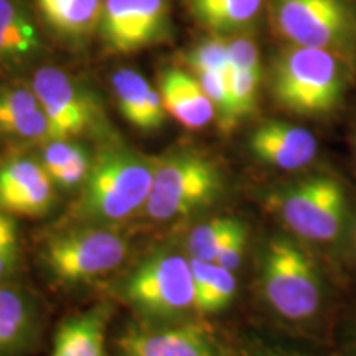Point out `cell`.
Returning <instances> with one entry per match:
<instances>
[{"label":"cell","mask_w":356,"mask_h":356,"mask_svg":"<svg viewBox=\"0 0 356 356\" xmlns=\"http://www.w3.org/2000/svg\"><path fill=\"white\" fill-rule=\"evenodd\" d=\"M157 159L121 144L102 147L79 191L71 216L79 225L109 226L145 208Z\"/></svg>","instance_id":"6da1fadb"},{"label":"cell","mask_w":356,"mask_h":356,"mask_svg":"<svg viewBox=\"0 0 356 356\" xmlns=\"http://www.w3.org/2000/svg\"><path fill=\"white\" fill-rule=\"evenodd\" d=\"M351 73L353 66L330 51L286 44L270 63L269 86L280 108L320 118L341 104Z\"/></svg>","instance_id":"7a4b0ae2"},{"label":"cell","mask_w":356,"mask_h":356,"mask_svg":"<svg viewBox=\"0 0 356 356\" xmlns=\"http://www.w3.org/2000/svg\"><path fill=\"white\" fill-rule=\"evenodd\" d=\"M121 297L145 323L186 322L195 312L190 259L170 249L152 252L122 280Z\"/></svg>","instance_id":"3957f363"},{"label":"cell","mask_w":356,"mask_h":356,"mask_svg":"<svg viewBox=\"0 0 356 356\" xmlns=\"http://www.w3.org/2000/svg\"><path fill=\"white\" fill-rule=\"evenodd\" d=\"M266 10L287 44L327 50L355 68L356 13L348 0H267Z\"/></svg>","instance_id":"277c9868"},{"label":"cell","mask_w":356,"mask_h":356,"mask_svg":"<svg viewBox=\"0 0 356 356\" xmlns=\"http://www.w3.org/2000/svg\"><path fill=\"white\" fill-rule=\"evenodd\" d=\"M131 251L126 234L99 225H79L50 236L40 257L56 282L65 286L91 282L113 273Z\"/></svg>","instance_id":"5b68a950"},{"label":"cell","mask_w":356,"mask_h":356,"mask_svg":"<svg viewBox=\"0 0 356 356\" xmlns=\"http://www.w3.org/2000/svg\"><path fill=\"white\" fill-rule=\"evenodd\" d=\"M222 190V175L202 154L181 150L157 159L145 215L154 221H172L207 208Z\"/></svg>","instance_id":"8992f818"},{"label":"cell","mask_w":356,"mask_h":356,"mask_svg":"<svg viewBox=\"0 0 356 356\" xmlns=\"http://www.w3.org/2000/svg\"><path fill=\"white\" fill-rule=\"evenodd\" d=\"M262 292L280 317L300 322L318 310L322 280L317 266L299 244L273 238L266 244L261 262Z\"/></svg>","instance_id":"52a82bcc"},{"label":"cell","mask_w":356,"mask_h":356,"mask_svg":"<svg viewBox=\"0 0 356 356\" xmlns=\"http://www.w3.org/2000/svg\"><path fill=\"white\" fill-rule=\"evenodd\" d=\"M273 203L284 225L309 241H335L346 226L348 200L333 177L315 175L296 181L274 195Z\"/></svg>","instance_id":"ba28073f"},{"label":"cell","mask_w":356,"mask_h":356,"mask_svg":"<svg viewBox=\"0 0 356 356\" xmlns=\"http://www.w3.org/2000/svg\"><path fill=\"white\" fill-rule=\"evenodd\" d=\"M50 122L51 139L74 140L101 124V108L89 89L56 66H42L30 79Z\"/></svg>","instance_id":"9c48e42d"},{"label":"cell","mask_w":356,"mask_h":356,"mask_svg":"<svg viewBox=\"0 0 356 356\" xmlns=\"http://www.w3.org/2000/svg\"><path fill=\"white\" fill-rule=\"evenodd\" d=\"M168 0H104L99 35L114 55H131L167 40L170 33Z\"/></svg>","instance_id":"30bf717a"},{"label":"cell","mask_w":356,"mask_h":356,"mask_svg":"<svg viewBox=\"0 0 356 356\" xmlns=\"http://www.w3.org/2000/svg\"><path fill=\"white\" fill-rule=\"evenodd\" d=\"M119 356H215L211 337L193 322L131 325L115 340Z\"/></svg>","instance_id":"8fae6325"},{"label":"cell","mask_w":356,"mask_h":356,"mask_svg":"<svg viewBox=\"0 0 356 356\" xmlns=\"http://www.w3.org/2000/svg\"><path fill=\"white\" fill-rule=\"evenodd\" d=\"M56 203V185L40 159L17 155L0 165V211L38 218Z\"/></svg>","instance_id":"7c38bea8"},{"label":"cell","mask_w":356,"mask_h":356,"mask_svg":"<svg viewBox=\"0 0 356 356\" xmlns=\"http://www.w3.org/2000/svg\"><path fill=\"white\" fill-rule=\"evenodd\" d=\"M0 139L40 147L51 140L50 122L30 81L0 83Z\"/></svg>","instance_id":"4fadbf2b"},{"label":"cell","mask_w":356,"mask_h":356,"mask_svg":"<svg viewBox=\"0 0 356 356\" xmlns=\"http://www.w3.org/2000/svg\"><path fill=\"white\" fill-rule=\"evenodd\" d=\"M249 150L266 165L280 170H300L317 157L318 142L305 127L282 121H266L249 136Z\"/></svg>","instance_id":"5bb4252c"},{"label":"cell","mask_w":356,"mask_h":356,"mask_svg":"<svg viewBox=\"0 0 356 356\" xmlns=\"http://www.w3.org/2000/svg\"><path fill=\"white\" fill-rule=\"evenodd\" d=\"M44 51V38L26 0H0V73L33 63Z\"/></svg>","instance_id":"9a60e30c"},{"label":"cell","mask_w":356,"mask_h":356,"mask_svg":"<svg viewBox=\"0 0 356 356\" xmlns=\"http://www.w3.org/2000/svg\"><path fill=\"white\" fill-rule=\"evenodd\" d=\"M159 92L163 108L190 131L207 127L216 118L210 97L198 78L181 68H167L160 73Z\"/></svg>","instance_id":"2e32d148"},{"label":"cell","mask_w":356,"mask_h":356,"mask_svg":"<svg viewBox=\"0 0 356 356\" xmlns=\"http://www.w3.org/2000/svg\"><path fill=\"white\" fill-rule=\"evenodd\" d=\"M38 310L29 292L0 284V356H22L35 345Z\"/></svg>","instance_id":"e0dca14e"},{"label":"cell","mask_w":356,"mask_h":356,"mask_svg":"<svg viewBox=\"0 0 356 356\" xmlns=\"http://www.w3.org/2000/svg\"><path fill=\"white\" fill-rule=\"evenodd\" d=\"M111 84L122 118L140 131H157L165 122V108L159 89L144 74L132 68H121L111 76Z\"/></svg>","instance_id":"ac0fdd59"},{"label":"cell","mask_w":356,"mask_h":356,"mask_svg":"<svg viewBox=\"0 0 356 356\" xmlns=\"http://www.w3.org/2000/svg\"><path fill=\"white\" fill-rule=\"evenodd\" d=\"M108 318L102 307L65 318L53 338L51 356H108Z\"/></svg>","instance_id":"d6986e66"},{"label":"cell","mask_w":356,"mask_h":356,"mask_svg":"<svg viewBox=\"0 0 356 356\" xmlns=\"http://www.w3.org/2000/svg\"><path fill=\"white\" fill-rule=\"evenodd\" d=\"M104 0H37L44 25L60 38L79 43L97 33Z\"/></svg>","instance_id":"ffe728a7"},{"label":"cell","mask_w":356,"mask_h":356,"mask_svg":"<svg viewBox=\"0 0 356 356\" xmlns=\"http://www.w3.org/2000/svg\"><path fill=\"white\" fill-rule=\"evenodd\" d=\"M267 0H188V10L211 35L249 32L266 10Z\"/></svg>","instance_id":"44dd1931"},{"label":"cell","mask_w":356,"mask_h":356,"mask_svg":"<svg viewBox=\"0 0 356 356\" xmlns=\"http://www.w3.org/2000/svg\"><path fill=\"white\" fill-rule=\"evenodd\" d=\"M190 266L195 282V312L211 315L225 310L238 289L234 274L215 262L190 259Z\"/></svg>","instance_id":"7402d4cb"},{"label":"cell","mask_w":356,"mask_h":356,"mask_svg":"<svg viewBox=\"0 0 356 356\" xmlns=\"http://www.w3.org/2000/svg\"><path fill=\"white\" fill-rule=\"evenodd\" d=\"M241 222L236 218H215L193 228L186 238V252L190 259L215 262L229 236Z\"/></svg>","instance_id":"603a6c76"},{"label":"cell","mask_w":356,"mask_h":356,"mask_svg":"<svg viewBox=\"0 0 356 356\" xmlns=\"http://www.w3.org/2000/svg\"><path fill=\"white\" fill-rule=\"evenodd\" d=\"M261 70L231 68L228 73V88L231 99V119L236 126L244 118L256 111L257 92H259Z\"/></svg>","instance_id":"cb8c5ba5"},{"label":"cell","mask_w":356,"mask_h":356,"mask_svg":"<svg viewBox=\"0 0 356 356\" xmlns=\"http://www.w3.org/2000/svg\"><path fill=\"white\" fill-rule=\"evenodd\" d=\"M185 63L193 73L200 71H220L229 73V58L226 38L220 35L203 38L185 53Z\"/></svg>","instance_id":"d4e9b609"},{"label":"cell","mask_w":356,"mask_h":356,"mask_svg":"<svg viewBox=\"0 0 356 356\" xmlns=\"http://www.w3.org/2000/svg\"><path fill=\"white\" fill-rule=\"evenodd\" d=\"M20 231L15 216L0 211V284L8 282L19 269Z\"/></svg>","instance_id":"484cf974"},{"label":"cell","mask_w":356,"mask_h":356,"mask_svg":"<svg viewBox=\"0 0 356 356\" xmlns=\"http://www.w3.org/2000/svg\"><path fill=\"white\" fill-rule=\"evenodd\" d=\"M246 243H248V228L244 222H241V225L234 229V233L229 236V239L226 241L225 248L221 249L220 256L216 257L215 264L225 267V269L231 270V273H234L236 269H239V266H241L243 262Z\"/></svg>","instance_id":"4316f807"},{"label":"cell","mask_w":356,"mask_h":356,"mask_svg":"<svg viewBox=\"0 0 356 356\" xmlns=\"http://www.w3.org/2000/svg\"><path fill=\"white\" fill-rule=\"evenodd\" d=\"M246 356H282V355L273 353V351H264V353H256V355H246Z\"/></svg>","instance_id":"83f0119b"},{"label":"cell","mask_w":356,"mask_h":356,"mask_svg":"<svg viewBox=\"0 0 356 356\" xmlns=\"http://www.w3.org/2000/svg\"><path fill=\"white\" fill-rule=\"evenodd\" d=\"M348 2H355V0H348Z\"/></svg>","instance_id":"f1b7e54d"}]
</instances>
